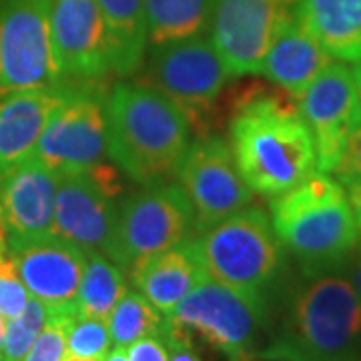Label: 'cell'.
I'll use <instances>...</instances> for the list:
<instances>
[{"instance_id": "cell-13", "label": "cell", "mask_w": 361, "mask_h": 361, "mask_svg": "<svg viewBox=\"0 0 361 361\" xmlns=\"http://www.w3.org/2000/svg\"><path fill=\"white\" fill-rule=\"evenodd\" d=\"M297 106L313 139L317 171L331 175L361 121L353 73L343 61H331L301 92Z\"/></svg>"}, {"instance_id": "cell-23", "label": "cell", "mask_w": 361, "mask_h": 361, "mask_svg": "<svg viewBox=\"0 0 361 361\" xmlns=\"http://www.w3.org/2000/svg\"><path fill=\"white\" fill-rule=\"evenodd\" d=\"M151 47L209 35L213 0H145Z\"/></svg>"}, {"instance_id": "cell-22", "label": "cell", "mask_w": 361, "mask_h": 361, "mask_svg": "<svg viewBox=\"0 0 361 361\" xmlns=\"http://www.w3.org/2000/svg\"><path fill=\"white\" fill-rule=\"evenodd\" d=\"M315 37L337 61L361 59V0H305Z\"/></svg>"}, {"instance_id": "cell-15", "label": "cell", "mask_w": 361, "mask_h": 361, "mask_svg": "<svg viewBox=\"0 0 361 361\" xmlns=\"http://www.w3.org/2000/svg\"><path fill=\"white\" fill-rule=\"evenodd\" d=\"M51 37L63 78L97 80L113 71L103 14L94 0H52Z\"/></svg>"}, {"instance_id": "cell-32", "label": "cell", "mask_w": 361, "mask_h": 361, "mask_svg": "<svg viewBox=\"0 0 361 361\" xmlns=\"http://www.w3.org/2000/svg\"><path fill=\"white\" fill-rule=\"evenodd\" d=\"M348 199L349 205H351V211H353V219H355V225H357V233H360L361 239V180L348 187Z\"/></svg>"}, {"instance_id": "cell-1", "label": "cell", "mask_w": 361, "mask_h": 361, "mask_svg": "<svg viewBox=\"0 0 361 361\" xmlns=\"http://www.w3.org/2000/svg\"><path fill=\"white\" fill-rule=\"evenodd\" d=\"M293 99L253 89L235 103L229 147L253 193L273 199L317 171L313 139Z\"/></svg>"}, {"instance_id": "cell-12", "label": "cell", "mask_w": 361, "mask_h": 361, "mask_svg": "<svg viewBox=\"0 0 361 361\" xmlns=\"http://www.w3.org/2000/svg\"><path fill=\"white\" fill-rule=\"evenodd\" d=\"M305 8V0H213L209 37L235 77L253 75L279 26Z\"/></svg>"}, {"instance_id": "cell-20", "label": "cell", "mask_w": 361, "mask_h": 361, "mask_svg": "<svg viewBox=\"0 0 361 361\" xmlns=\"http://www.w3.org/2000/svg\"><path fill=\"white\" fill-rule=\"evenodd\" d=\"M66 94L68 87L61 85L0 99V175L32 157L42 130Z\"/></svg>"}, {"instance_id": "cell-11", "label": "cell", "mask_w": 361, "mask_h": 361, "mask_svg": "<svg viewBox=\"0 0 361 361\" xmlns=\"http://www.w3.org/2000/svg\"><path fill=\"white\" fill-rule=\"evenodd\" d=\"M106 153L104 101L92 90L68 89L40 135L32 157L56 177L89 173Z\"/></svg>"}, {"instance_id": "cell-28", "label": "cell", "mask_w": 361, "mask_h": 361, "mask_svg": "<svg viewBox=\"0 0 361 361\" xmlns=\"http://www.w3.org/2000/svg\"><path fill=\"white\" fill-rule=\"evenodd\" d=\"M30 301V293L18 273L16 261L11 255L0 259V315L13 319L23 313Z\"/></svg>"}, {"instance_id": "cell-26", "label": "cell", "mask_w": 361, "mask_h": 361, "mask_svg": "<svg viewBox=\"0 0 361 361\" xmlns=\"http://www.w3.org/2000/svg\"><path fill=\"white\" fill-rule=\"evenodd\" d=\"M47 317H49L47 307L39 299L30 297L23 313H18L13 319H6L0 361H25L37 337L44 329Z\"/></svg>"}, {"instance_id": "cell-18", "label": "cell", "mask_w": 361, "mask_h": 361, "mask_svg": "<svg viewBox=\"0 0 361 361\" xmlns=\"http://www.w3.org/2000/svg\"><path fill=\"white\" fill-rule=\"evenodd\" d=\"M331 61L336 59L315 37L303 8L279 26L259 73L281 90L299 99L301 92Z\"/></svg>"}, {"instance_id": "cell-19", "label": "cell", "mask_w": 361, "mask_h": 361, "mask_svg": "<svg viewBox=\"0 0 361 361\" xmlns=\"http://www.w3.org/2000/svg\"><path fill=\"white\" fill-rule=\"evenodd\" d=\"M129 277L157 311L169 315L195 287L209 279L199 235L141 261L129 271Z\"/></svg>"}, {"instance_id": "cell-2", "label": "cell", "mask_w": 361, "mask_h": 361, "mask_svg": "<svg viewBox=\"0 0 361 361\" xmlns=\"http://www.w3.org/2000/svg\"><path fill=\"white\" fill-rule=\"evenodd\" d=\"M257 357L361 361V295L341 267L307 275L289 297L281 323Z\"/></svg>"}, {"instance_id": "cell-7", "label": "cell", "mask_w": 361, "mask_h": 361, "mask_svg": "<svg viewBox=\"0 0 361 361\" xmlns=\"http://www.w3.org/2000/svg\"><path fill=\"white\" fill-rule=\"evenodd\" d=\"M195 211L180 185H149L116 207L104 255L125 273L145 259L193 237Z\"/></svg>"}, {"instance_id": "cell-29", "label": "cell", "mask_w": 361, "mask_h": 361, "mask_svg": "<svg viewBox=\"0 0 361 361\" xmlns=\"http://www.w3.org/2000/svg\"><path fill=\"white\" fill-rule=\"evenodd\" d=\"M75 317L49 315L47 325L37 337L25 361H63L66 351V327Z\"/></svg>"}, {"instance_id": "cell-16", "label": "cell", "mask_w": 361, "mask_h": 361, "mask_svg": "<svg viewBox=\"0 0 361 361\" xmlns=\"http://www.w3.org/2000/svg\"><path fill=\"white\" fill-rule=\"evenodd\" d=\"M59 177L35 157L0 175V213L8 243L52 233Z\"/></svg>"}, {"instance_id": "cell-38", "label": "cell", "mask_w": 361, "mask_h": 361, "mask_svg": "<svg viewBox=\"0 0 361 361\" xmlns=\"http://www.w3.org/2000/svg\"><path fill=\"white\" fill-rule=\"evenodd\" d=\"M63 361H103V360H90V357H73V355H65Z\"/></svg>"}, {"instance_id": "cell-3", "label": "cell", "mask_w": 361, "mask_h": 361, "mask_svg": "<svg viewBox=\"0 0 361 361\" xmlns=\"http://www.w3.org/2000/svg\"><path fill=\"white\" fill-rule=\"evenodd\" d=\"M106 153L145 187L177 175L191 123L165 94L142 82H121L104 101Z\"/></svg>"}, {"instance_id": "cell-4", "label": "cell", "mask_w": 361, "mask_h": 361, "mask_svg": "<svg viewBox=\"0 0 361 361\" xmlns=\"http://www.w3.org/2000/svg\"><path fill=\"white\" fill-rule=\"evenodd\" d=\"M269 217L305 277L343 267L360 241L345 187L319 171L273 197Z\"/></svg>"}, {"instance_id": "cell-31", "label": "cell", "mask_w": 361, "mask_h": 361, "mask_svg": "<svg viewBox=\"0 0 361 361\" xmlns=\"http://www.w3.org/2000/svg\"><path fill=\"white\" fill-rule=\"evenodd\" d=\"M129 361H169V353L161 337H147L127 348Z\"/></svg>"}, {"instance_id": "cell-17", "label": "cell", "mask_w": 361, "mask_h": 361, "mask_svg": "<svg viewBox=\"0 0 361 361\" xmlns=\"http://www.w3.org/2000/svg\"><path fill=\"white\" fill-rule=\"evenodd\" d=\"M113 199L87 173L59 177L52 233L85 253H104L116 219Z\"/></svg>"}, {"instance_id": "cell-34", "label": "cell", "mask_w": 361, "mask_h": 361, "mask_svg": "<svg viewBox=\"0 0 361 361\" xmlns=\"http://www.w3.org/2000/svg\"><path fill=\"white\" fill-rule=\"evenodd\" d=\"M104 361H129V355H127V349L123 348H115Z\"/></svg>"}, {"instance_id": "cell-8", "label": "cell", "mask_w": 361, "mask_h": 361, "mask_svg": "<svg viewBox=\"0 0 361 361\" xmlns=\"http://www.w3.org/2000/svg\"><path fill=\"white\" fill-rule=\"evenodd\" d=\"M51 2L0 0V99L63 85L52 49Z\"/></svg>"}, {"instance_id": "cell-14", "label": "cell", "mask_w": 361, "mask_h": 361, "mask_svg": "<svg viewBox=\"0 0 361 361\" xmlns=\"http://www.w3.org/2000/svg\"><path fill=\"white\" fill-rule=\"evenodd\" d=\"M8 255L30 297L39 299L49 315L75 317V301L87 253L54 233L8 243Z\"/></svg>"}, {"instance_id": "cell-6", "label": "cell", "mask_w": 361, "mask_h": 361, "mask_svg": "<svg viewBox=\"0 0 361 361\" xmlns=\"http://www.w3.org/2000/svg\"><path fill=\"white\" fill-rule=\"evenodd\" d=\"M209 279L267 301L283 267V245L261 207H245L199 233Z\"/></svg>"}, {"instance_id": "cell-5", "label": "cell", "mask_w": 361, "mask_h": 361, "mask_svg": "<svg viewBox=\"0 0 361 361\" xmlns=\"http://www.w3.org/2000/svg\"><path fill=\"white\" fill-rule=\"evenodd\" d=\"M267 301L207 279L165 315L163 334L185 341L205 361H247L263 351Z\"/></svg>"}, {"instance_id": "cell-33", "label": "cell", "mask_w": 361, "mask_h": 361, "mask_svg": "<svg viewBox=\"0 0 361 361\" xmlns=\"http://www.w3.org/2000/svg\"><path fill=\"white\" fill-rule=\"evenodd\" d=\"M8 255V231H6V225L2 219V213H0V259Z\"/></svg>"}, {"instance_id": "cell-35", "label": "cell", "mask_w": 361, "mask_h": 361, "mask_svg": "<svg viewBox=\"0 0 361 361\" xmlns=\"http://www.w3.org/2000/svg\"><path fill=\"white\" fill-rule=\"evenodd\" d=\"M353 80H355V89H357V97H360V103H361V59L360 61H355V66H353Z\"/></svg>"}, {"instance_id": "cell-10", "label": "cell", "mask_w": 361, "mask_h": 361, "mask_svg": "<svg viewBox=\"0 0 361 361\" xmlns=\"http://www.w3.org/2000/svg\"><path fill=\"white\" fill-rule=\"evenodd\" d=\"M175 177L193 205L197 235L245 209L253 199L251 187L233 159L229 142L219 137L189 142Z\"/></svg>"}, {"instance_id": "cell-39", "label": "cell", "mask_w": 361, "mask_h": 361, "mask_svg": "<svg viewBox=\"0 0 361 361\" xmlns=\"http://www.w3.org/2000/svg\"><path fill=\"white\" fill-rule=\"evenodd\" d=\"M247 361H277V360H265V357H251V360Z\"/></svg>"}, {"instance_id": "cell-30", "label": "cell", "mask_w": 361, "mask_h": 361, "mask_svg": "<svg viewBox=\"0 0 361 361\" xmlns=\"http://www.w3.org/2000/svg\"><path fill=\"white\" fill-rule=\"evenodd\" d=\"M331 175L343 187H351L361 180V121L355 130L351 133L348 145L339 157V163Z\"/></svg>"}, {"instance_id": "cell-21", "label": "cell", "mask_w": 361, "mask_h": 361, "mask_svg": "<svg viewBox=\"0 0 361 361\" xmlns=\"http://www.w3.org/2000/svg\"><path fill=\"white\" fill-rule=\"evenodd\" d=\"M103 14L111 68L121 77H130L142 66L149 42V23L145 0H94Z\"/></svg>"}, {"instance_id": "cell-24", "label": "cell", "mask_w": 361, "mask_h": 361, "mask_svg": "<svg viewBox=\"0 0 361 361\" xmlns=\"http://www.w3.org/2000/svg\"><path fill=\"white\" fill-rule=\"evenodd\" d=\"M127 293L125 271L101 251H87L82 279L75 301V317L109 319L118 299Z\"/></svg>"}, {"instance_id": "cell-36", "label": "cell", "mask_w": 361, "mask_h": 361, "mask_svg": "<svg viewBox=\"0 0 361 361\" xmlns=\"http://www.w3.org/2000/svg\"><path fill=\"white\" fill-rule=\"evenodd\" d=\"M351 279H353V283L357 287V291H360L361 295V251H360V257H357V263H355V267H353V275H351Z\"/></svg>"}, {"instance_id": "cell-37", "label": "cell", "mask_w": 361, "mask_h": 361, "mask_svg": "<svg viewBox=\"0 0 361 361\" xmlns=\"http://www.w3.org/2000/svg\"><path fill=\"white\" fill-rule=\"evenodd\" d=\"M4 325H6V319L0 315V353H2V341H4Z\"/></svg>"}, {"instance_id": "cell-9", "label": "cell", "mask_w": 361, "mask_h": 361, "mask_svg": "<svg viewBox=\"0 0 361 361\" xmlns=\"http://www.w3.org/2000/svg\"><path fill=\"white\" fill-rule=\"evenodd\" d=\"M231 77L211 37L197 35L153 47L141 82L165 94L199 127Z\"/></svg>"}, {"instance_id": "cell-27", "label": "cell", "mask_w": 361, "mask_h": 361, "mask_svg": "<svg viewBox=\"0 0 361 361\" xmlns=\"http://www.w3.org/2000/svg\"><path fill=\"white\" fill-rule=\"evenodd\" d=\"M111 331L106 319L94 317H75L66 327V351L65 355L73 357H90V360H106L111 353Z\"/></svg>"}, {"instance_id": "cell-25", "label": "cell", "mask_w": 361, "mask_h": 361, "mask_svg": "<svg viewBox=\"0 0 361 361\" xmlns=\"http://www.w3.org/2000/svg\"><path fill=\"white\" fill-rule=\"evenodd\" d=\"M109 331L115 348L127 349L147 337H161L165 315L157 311L137 289H127L109 315Z\"/></svg>"}]
</instances>
